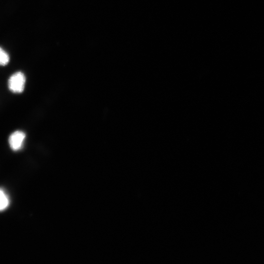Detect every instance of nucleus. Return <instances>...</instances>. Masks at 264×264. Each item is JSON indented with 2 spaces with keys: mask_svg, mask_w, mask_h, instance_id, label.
<instances>
[{
  "mask_svg": "<svg viewBox=\"0 0 264 264\" xmlns=\"http://www.w3.org/2000/svg\"><path fill=\"white\" fill-rule=\"evenodd\" d=\"M26 78L22 72L14 74L9 80L8 85L10 90L15 93H21L24 90Z\"/></svg>",
  "mask_w": 264,
  "mask_h": 264,
  "instance_id": "nucleus-1",
  "label": "nucleus"
},
{
  "mask_svg": "<svg viewBox=\"0 0 264 264\" xmlns=\"http://www.w3.org/2000/svg\"><path fill=\"white\" fill-rule=\"evenodd\" d=\"M26 135L22 131H17L13 133L9 138L11 148L14 151L21 149L23 146Z\"/></svg>",
  "mask_w": 264,
  "mask_h": 264,
  "instance_id": "nucleus-2",
  "label": "nucleus"
},
{
  "mask_svg": "<svg viewBox=\"0 0 264 264\" xmlns=\"http://www.w3.org/2000/svg\"><path fill=\"white\" fill-rule=\"evenodd\" d=\"M9 205V198L5 192L0 189V211L5 210Z\"/></svg>",
  "mask_w": 264,
  "mask_h": 264,
  "instance_id": "nucleus-3",
  "label": "nucleus"
},
{
  "mask_svg": "<svg viewBox=\"0 0 264 264\" xmlns=\"http://www.w3.org/2000/svg\"><path fill=\"white\" fill-rule=\"evenodd\" d=\"M10 61V57L7 52L0 48V66H5Z\"/></svg>",
  "mask_w": 264,
  "mask_h": 264,
  "instance_id": "nucleus-4",
  "label": "nucleus"
}]
</instances>
